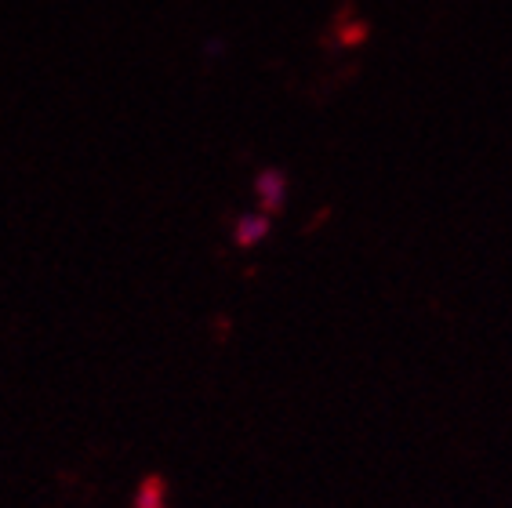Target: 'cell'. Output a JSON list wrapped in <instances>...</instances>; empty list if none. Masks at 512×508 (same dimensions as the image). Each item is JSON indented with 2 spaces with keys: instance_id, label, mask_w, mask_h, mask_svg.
I'll use <instances>...</instances> for the list:
<instances>
[{
  "instance_id": "1",
  "label": "cell",
  "mask_w": 512,
  "mask_h": 508,
  "mask_svg": "<svg viewBox=\"0 0 512 508\" xmlns=\"http://www.w3.org/2000/svg\"><path fill=\"white\" fill-rule=\"evenodd\" d=\"M255 193H258V207H262L266 215H273L276 207L284 204V196H287V175H284V171H276V167L258 171Z\"/></svg>"
},
{
  "instance_id": "3",
  "label": "cell",
  "mask_w": 512,
  "mask_h": 508,
  "mask_svg": "<svg viewBox=\"0 0 512 508\" xmlns=\"http://www.w3.org/2000/svg\"><path fill=\"white\" fill-rule=\"evenodd\" d=\"M135 508H164V487H160L157 479H146V483H142Z\"/></svg>"
},
{
  "instance_id": "2",
  "label": "cell",
  "mask_w": 512,
  "mask_h": 508,
  "mask_svg": "<svg viewBox=\"0 0 512 508\" xmlns=\"http://www.w3.org/2000/svg\"><path fill=\"white\" fill-rule=\"evenodd\" d=\"M266 236H269L266 211H247V215H240L237 225H233V240H237V247H258Z\"/></svg>"
}]
</instances>
